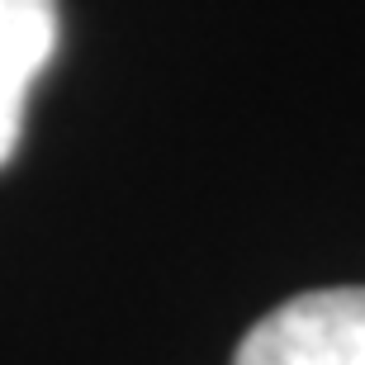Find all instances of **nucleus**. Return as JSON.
<instances>
[{
	"mask_svg": "<svg viewBox=\"0 0 365 365\" xmlns=\"http://www.w3.org/2000/svg\"><path fill=\"white\" fill-rule=\"evenodd\" d=\"M232 365H365V284L309 289L271 309Z\"/></svg>",
	"mask_w": 365,
	"mask_h": 365,
	"instance_id": "1",
	"label": "nucleus"
},
{
	"mask_svg": "<svg viewBox=\"0 0 365 365\" xmlns=\"http://www.w3.org/2000/svg\"><path fill=\"white\" fill-rule=\"evenodd\" d=\"M57 48V0H0V166L24 133L29 91Z\"/></svg>",
	"mask_w": 365,
	"mask_h": 365,
	"instance_id": "2",
	"label": "nucleus"
}]
</instances>
